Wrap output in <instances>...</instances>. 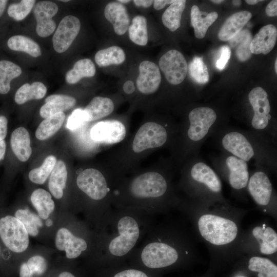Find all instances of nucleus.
I'll return each mask as SVG.
<instances>
[{
  "label": "nucleus",
  "instance_id": "38",
  "mask_svg": "<svg viewBox=\"0 0 277 277\" xmlns=\"http://www.w3.org/2000/svg\"><path fill=\"white\" fill-rule=\"evenodd\" d=\"M22 70L19 66L7 61H0V93H7L10 90V82L18 77Z\"/></svg>",
  "mask_w": 277,
  "mask_h": 277
},
{
  "label": "nucleus",
  "instance_id": "41",
  "mask_svg": "<svg viewBox=\"0 0 277 277\" xmlns=\"http://www.w3.org/2000/svg\"><path fill=\"white\" fill-rule=\"evenodd\" d=\"M56 163L55 156L52 155L47 156L39 167L34 168L29 172V180L34 183L43 184L50 175Z\"/></svg>",
  "mask_w": 277,
  "mask_h": 277
},
{
  "label": "nucleus",
  "instance_id": "35",
  "mask_svg": "<svg viewBox=\"0 0 277 277\" xmlns=\"http://www.w3.org/2000/svg\"><path fill=\"white\" fill-rule=\"evenodd\" d=\"M252 39L250 32L244 30L229 41L230 46L235 48L236 56L240 61H246L251 56L250 45Z\"/></svg>",
  "mask_w": 277,
  "mask_h": 277
},
{
  "label": "nucleus",
  "instance_id": "43",
  "mask_svg": "<svg viewBox=\"0 0 277 277\" xmlns=\"http://www.w3.org/2000/svg\"><path fill=\"white\" fill-rule=\"evenodd\" d=\"M189 72L196 83L203 84L209 81V73L206 65L201 57L195 56L189 66Z\"/></svg>",
  "mask_w": 277,
  "mask_h": 277
},
{
  "label": "nucleus",
  "instance_id": "42",
  "mask_svg": "<svg viewBox=\"0 0 277 277\" xmlns=\"http://www.w3.org/2000/svg\"><path fill=\"white\" fill-rule=\"evenodd\" d=\"M15 217L23 223L29 235L32 236L38 234V227H41L43 225L39 216L27 209L17 210L15 213Z\"/></svg>",
  "mask_w": 277,
  "mask_h": 277
},
{
  "label": "nucleus",
  "instance_id": "62",
  "mask_svg": "<svg viewBox=\"0 0 277 277\" xmlns=\"http://www.w3.org/2000/svg\"><path fill=\"white\" fill-rule=\"evenodd\" d=\"M62 2H69L68 0H66V1H61Z\"/></svg>",
  "mask_w": 277,
  "mask_h": 277
},
{
  "label": "nucleus",
  "instance_id": "26",
  "mask_svg": "<svg viewBox=\"0 0 277 277\" xmlns=\"http://www.w3.org/2000/svg\"><path fill=\"white\" fill-rule=\"evenodd\" d=\"M114 110L112 101L108 97H94L84 109L87 122L95 121L111 114Z\"/></svg>",
  "mask_w": 277,
  "mask_h": 277
},
{
  "label": "nucleus",
  "instance_id": "48",
  "mask_svg": "<svg viewBox=\"0 0 277 277\" xmlns=\"http://www.w3.org/2000/svg\"><path fill=\"white\" fill-rule=\"evenodd\" d=\"M8 121L3 115L0 116V142L4 140L7 132Z\"/></svg>",
  "mask_w": 277,
  "mask_h": 277
},
{
  "label": "nucleus",
  "instance_id": "27",
  "mask_svg": "<svg viewBox=\"0 0 277 277\" xmlns=\"http://www.w3.org/2000/svg\"><path fill=\"white\" fill-rule=\"evenodd\" d=\"M67 175L65 163L61 160L57 161L50 175L48 182L49 189L52 195L57 199L62 198L63 195Z\"/></svg>",
  "mask_w": 277,
  "mask_h": 277
},
{
  "label": "nucleus",
  "instance_id": "49",
  "mask_svg": "<svg viewBox=\"0 0 277 277\" xmlns=\"http://www.w3.org/2000/svg\"><path fill=\"white\" fill-rule=\"evenodd\" d=\"M266 14L270 17L277 15V1H271L267 5L265 9Z\"/></svg>",
  "mask_w": 277,
  "mask_h": 277
},
{
  "label": "nucleus",
  "instance_id": "17",
  "mask_svg": "<svg viewBox=\"0 0 277 277\" xmlns=\"http://www.w3.org/2000/svg\"><path fill=\"white\" fill-rule=\"evenodd\" d=\"M58 9L57 5L50 1H41L35 5L33 13L37 22L36 31L39 36L47 37L54 31L56 24L52 17Z\"/></svg>",
  "mask_w": 277,
  "mask_h": 277
},
{
  "label": "nucleus",
  "instance_id": "34",
  "mask_svg": "<svg viewBox=\"0 0 277 277\" xmlns=\"http://www.w3.org/2000/svg\"><path fill=\"white\" fill-rule=\"evenodd\" d=\"M48 269L46 259L39 255L30 258L19 268V277H39L44 275Z\"/></svg>",
  "mask_w": 277,
  "mask_h": 277
},
{
  "label": "nucleus",
  "instance_id": "13",
  "mask_svg": "<svg viewBox=\"0 0 277 277\" xmlns=\"http://www.w3.org/2000/svg\"><path fill=\"white\" fill-rule=\"evenodd\" d=\"M76 184L80 190L94 200H102L108 191L105 177L100 171L93 168L82 171L77 177Z\"/></svg>",
  "mask_w": 277,
  "mask_h": 277
},
{
  "label": "nucleus",
  "instance_id": "36",
  "mask_svg": "<svg viewBox=\"0 0 277 277\" xmlns=\"http://www.w3.org/2000/svg\"><path fill=\"white\" fill-rule=\"evenodd\" d=\"M125 58L124 50L116 46L99 50L94 57L95 61L99 67L119 65L124 62Z\"/></svg>",
  "mask_w": 277,
  "mask_h": 277
},
{
  "label": "nucleus",
  "instance_id": "4",
  "mask_svg": "<svg viewBox=\"0 0 277 277\" xmlns=\"http://www.w3.org/2000/svg\"><path fill=\"white\" fill-rule=\"evenodd\" d=\"M210 160L213 167L227 178L233 189L241 190L246 187L249 178L247 162L224 151L211 156Z\"/></svg>",
  "mask_w": 277,
  "mask_h": 277
},
{
  "label": "nucleus",
  "instance_id": "29",
  "mask_svg": "<svg viewBox=\"0 0 277 277\" xmlns=\"http://www.w3.org/2000/svg\"><path fill=\"white\" fill-rule=\"evenodd\" d=\"M30 200L39 216L44 220H47L54 209L55 204L51 194L43 189L33 191Z\"/></svg>",
  "mask_w": 277,
  "mask_h": 277
},
{
  "label": "nucleus",
  "instance_id": "37",
  "mask_svg": "<svg viewBox=\"0 0 277 277\" xmlns=\"http://www.w3.org/2000/svg\"><path fill=\"white\" fill-rule=\"evenodd\" d=\"M7 45L12 50L24 52L34 57H38L42 54L39 45L25 36L16 35L11 36L8 40Z\"/></svg>",
  "mask_w": 277,
  "mask_h": 277
},
{
  "label": "nucleus",
  "instance_id": "57",
  "mask_svg": "<svg viewBox=\"0 0 277 277\" xmlns=\"http://www.w3.org/2000/svg\"><path fill=\"white\" fill-rule=\"evenodd\" d=\"M52 223H53L52 221L50 219H47L45 223L47 227L51 226L52 225Z\"/></svg>",
  "mask_w": 277,
  "mask_h": 277
},
{
  "label": "nucleus",
  "instance_id": "28",
  "mask_svg": "<svg viewBox=\"0 0 277 277\" xmlns=\"http://www.w3.org/2000/svg\"><path fill=\"white\" fill-rule=\"evenodd\" d=\"M255 227L252 230V234L260 245L261 253L270 254L277 250V234L271 227Z\"/></svg>",
  "mask_w": 277,
  "mask_h": 277
},
{
  "label": "nucleus",
  "instance_id": "23",
  "mask_svg": "<svg viewBox=\"0 0 277 277\" xmlns=\"http://www.w3.org/2000/svg\"><path fill=\"white\" fill-rule=\"evenodd\" d=\"M45 103L39 110L40 115L45 118L70 109L75 104L76 100L69 95L53 94L46 98Z\"/></svg>",
  "mask_w": 277,
  "mask_h": 277
},
{
  "label": "nucleus",
  "instance_id": "51",
  "mask_svg": "<svg viewBox=\"0 0 277 277\" xmlns=\"http://www.w3.org/2000/svg\"><path fill=\"white\" fill-rule=\"evenodd\" d=\"M123 90L127 94L132 93L135 90L133 82L130 80L126 81L123 85Z\"/></svg>",
  "mask_w": 277,
  "mask_h": 277
},
{
  "label": "nucleus",
  "instance_id": "11",
  "mask_svg": "<svg viewBox=\"0 0 277 277\" xmlns=\"http://www.w3.org/2000/svg\"><path fill=\"white\" fill-rule=\"evenodd\" d=\"M178 257V253L173 247L160 242L149 243L141 253L143 263L153 269L170 266L177 261Z\"/></svg>",
  "mask_w": 277,
  "mask_h": 277
},
{
  "label": "nucleus",
  "instance_id": "33",
  "mask_svg": "<svg viewBox=\"0 0 277 277\" xmlns=\"http://www.w3.org/2000/svg\"><path fill=\"white\" fill-rule=\"evenodd\" d=\"M186 1H175L164 11L162 16L163 25L173 32L181 26L182 13L185 8Z\"/></svg>",
  "mask_w": 277,
  "mask_h": 277
},
{
  "label": "nucleus",
  "instance_id": "30",
  "mask_svg": "<svg viewBox=\"0 0 277 277\" xmlns=\"http://www.w3.org/2000/svg\"><path fill=\"white\" fill-rule=\"evenodd\" d=\"M47 88L40 82H35L31 85L26 83L17 90L14 100L16 103L21 105L31 100H39L44 97Z\"/></svg>",
  "mask_w": 277,
  "mask_h": 277
},
{
  "label": "nucleus",
  "instance_id": "6",
  "mask_svg": "<svg viewBox=\"0 0 277 277\" xmlns=\"http://www.w3.org/2000/svg\"><path fill=\"white\" fill-rule=\"evenodd\" d=\"M116 228L117 234L110 240L108 249L111 255L122 257L135 246L140 237V229L135 219L130 215L121 217Z\"/></svg>",
  "mask_w": 277,
  "mask_h": 277
},
{
  "label": "nucleus",
  "instance_id": "16",
  "mask_svg": "<svg viewBox=\"0 0 277 277\" xmlns=\"http://www.w3.org/2000/svg\"><path fill=\"white\" fill-rule=\"evenodd\" d=\"M126 134L124 125L115 120L98 122L90 130V136L93 140L108 144L121 142L125 137Z\"/></svg>",
  "mask_w": 277,
  "mask_h": 277
},
{
  "label": "nucleus",
  "instance_id": "14",
  "mask_svg": "<svg viewBox=\"0 0 277 277\" xmlns=\"http://www.w3.org/2000/svg\"><path fill=\"white\" fill-rule=\"evenodd\" d=\"M81 28L79 19L67 15L60 22L52 37L53 46L58 53L66 51L78 34Z\"/></svg>",
  "mask_w": 277,
  "mask_h": 277
},
{
  "label": "nucleus",
  "instance_id": "46",
  "mask_svg": "<svg viewBox=\"0 0 277 277\" xmlns=\"http://www.w3.org/2000/svg\"><path fill=\"white\" fill-rule=\"evenodd\" d=\"M231 56V50L229 46H223L220 49V56L217 60L215 66L220 70L224 69Z\"/></svg>",
  "mask_w": 277,
  "mask_h": 277
},
{
  "label": "nucleus",
  "instance_id": "60",
  "mask_svg": "<svg viewBox=\"0 0 277 277\" xmlns=\"http://www.w3.org/2000/svg\"><path fill=\"white\" fill-rule=\"evenodd\" d=\"M130 1L129 0H118V2L120 3H128L130 2Z\"/></svg>",
  "mask_w": 277,
  "mask_h": 277
},
{
  "label": "nucleus",
  "instance_id": "31",
  "mask_svg": "<svg viewBox=\"0 0 277 277\" xmlns=\"http://www.w3.org/2000/svg\"><path fill=\"white\" fill-rule=\"evenodd\" d=\"M65 119L64 112H59L45 118L36 130V138L45 140L53 135L61 128Z\"/></svg>",
  "mask_w": 277,
  "mask_h": 277
},
{
  "label": "nucleus",
  "instance_id": "40",
  "mask_svg": "<svg viewBox=\"0 0 277 277\" xmlns=\"http://www.w3.org/2000/svg\"><path fill=\"white\" fill-rule=\"evenodd\" d=\"M250 270L258 272V277H277V266L267 258L254 256L249 262Z\"/></svg>",
  "mask_w": 277,
  "mask_h": 277
},
{
  "label": "nucleus",
  "instance_id": "55",
  "mask_svg": "<svg viewBox=\"0 0 277 277\" xmlns=\"http://www.w3.org/2000/svg\"><path fill=\"white\" fill-rule=\"evenodd\" d=\"M57 277H76L73 273L68 271H63L58 273Z\"/></svg>",
  "mask_w": 277,
  "mask_h": 277
},
{
  "label": "nucleus",
  "instance_id": "9",
  "mask_svg": "<svg viewBox=\"0 0 277 277\" xmlns=\"http://www.w3.org/2000/svg\"><path fill=\"white\" fill-rule=\"evenodd\" d=\"M129 189L131 194L136 198H157L166 193L168 183L162 174L147 172L136 177L130 183Z\"/></svg>",
  "mask_w": 277,
  "mask_h": 277
},
{
  "label": "nucleus",
  "instance_id": "59",
  "mask_svg": "<svg viewBox=\"0 0 277 277\" xmlns=\"http://www.w3.org/2000/svg\"><path fill=\"white\" fill-rule=\"evenodd\" d=\"M211 2H213V3H215V4H220V3H222L223 2H224V1H222V0H213V1H211Z\"/></svg>",
  "mask_w": 277,
  "mask_h": 277
},
{
  "label": "nucleus",
  "instance_id": "39",
  "mask_svg": "<svg viewBox=\"0 0 277 277\" xmlns=\"http://www.w3.org/2000/svg\"><path fill=\"white\" fill-rule=\"evenodd\" d=\"M129 37L136 45L145 46L148 42L146 18L142 15H136L128 28Z\"/></svg>",
  "mask_w": 277,
  "mask_h": 277
},
{
  "label": "nucleus",
  "instance_id": "56",
  "mask_svg": "<svg viewBox=\"0 0 277 277\" xmlns=\"http://www.w3.org/2000/svg\"><path fill=\"white\" fill-rule=\"evenodd\" d=\"M262 1H259V0H246L245 2L248 4L249 5H255L259 3V2H261Z\"/></svg>",
  "mask_w": 277,
  "mask_h": 277
},
{
  "label": "nucleus",
  "instance_id": "18",
  "mask_svg": "<svg viewBox=\"0 0 277 277\" xmlns=\"http://www.w3.org/2000/svg\"><path fill=\"white\" fill-rule=\"evenodd\" d=\"M55 245L58 250L65 251L67 258L69 259L77 258L87 248V243L84 239L75 236L66 228L57 230Z\"/></svg>",
  "mask_w": 277,
  "mask_h": 277
},
{
  "label": "nucleus",
  "instance_id": "5",
  "mask_svg": "<svg viewBox=\"0 0 277 277\" xmlns=\"http://www.w3.org/2000/svg\"><path fill=\"white\" fill-rule=\"evenodd\" d=\"M198 226L202 236L215 245H223L233 241L238 233V227L233 221L213 214L200 217Z\"/></svg>",
  "mask_w": 277,
  "mask_h": 277
},
{
  "label": "nucleus",
  "instance_id": "50",
  "mask_svg": "<svg viewBox=\"0 0 277 277\" xmlns=\"http://www.w3.org/2000/svg\"><path fill=\"white\" fill-rule=\"evenodd\" d=\"M175 1L172 0H155L153 1V7L156 10H161L167 4H171Z\"/></svg>",
  "mask_w": 277,
  "mask_h": 277
},
{
  "label": "nucleus",
  "instance_id": "20",
  "mask_svg": "<svg viewBox=\"0 0 277 277\" xmlns=\"http://www.w3.org/2000/svg\"><path fill=\"white\" fill-rule=\"evenodd\" d=\"M277 38L276 28L272 24L262 27L252 39L250 50L251 53L267 54L274 48Z\"/></svg>",
  "mask_w": 277,
  "mask_h": 277
},
{
  "label": "nucleus",
  "instance_id": "2",
  "mask_svg": "<svg viewBox=\"0 0 277 277\" xmlns=\"http://www.w3.org/2000/svg\"><path fill=\"white\" fill-rule=\"evenodd\" d=\"M227 117L220 114L214 108L207 106L192 108L188 113L184 125L183 155L188 159L200 155L205 141L227 125Z\"/></svg>",
  "mask_w": 277,
  "mask_h": 277
},
{
  "label": "nucleus",
  "instance_id": "52",
  "mask_svg": "<svg viewBox=\"0 0 277 277\" xmlns=\"http://www.w3.org/2000/svg\"><path fill=\"white\" fill-rule=\"evenodd\" d=\"M133 2L136 6L144 8L149 7L153 3V1L150 0H134Z\"/></svg>",
  "mask_w": 277,
  "mask_h": 277
},
{
  "label": "nucleus",
  "instance_id": "32",
  "mask_svg": "<svg viewBox=\"0 0 277 277\" xmlns=\"http://www.w3.org/2000/svg\"><path fill=\"white\" fill-rule=\"evenodd\" d=\"M96 72L94 64L89 58H84L77 61L73 68L66 74V81L70 84H74L83 77L93 76Z\"/></svg>",
  "mask_w": 277,
  "mask_h": 277
},
{
  "label": "nucleus",
  "instance_id": "44",
  "mask_svg": "<svg viewBox=\"0 0 277 277\" xmlns=\"http://www.w3.org/2000/svg\"><path fill=\"white\" fill-rule=\"evenodd\" d=\"M35 3L34 0H22L11 4L7 10L8 15L16 21L24 19L30 12Z\"/></svg>",
  "mask_w": 277,
  "mask_h": 277
},
{
  "label": "nucleus",
  "instance_id": "61",
  "mask_svg": "<svg viewBox=\"0 0 277 277\" xmlns=\"http://www.w3.org/2000/svg\"><path fill=\"white\" fill-rule=\"evenodd\" d=\"M274 69L275 73H277V59L276 58L274 64Z\"/></svg>",
  "mask_w": 277,
  "mask_h": 277
},
{
  "label": "nucleus",
  "instance_id": "25",
  "mask_svg": "<svg viewBox=\"0 0 277 277\" xmlns=\"http://www.w3.org/2000/svg\"><path fill=\"white\" fill-rule=\"evenodd\" d=\"M191 24L194 31V35L197 38L205 37L208 28L218 17L216 12L209 13L200 11L199 7L193 5L190 12Z\"/></svg>",
  "mask_w": 277,
  "mask_h": 277
},
{
  "label": "nucleus",
  "instance_id": "10",
  "mask_svg": "<svg viewBox=\"0 0 277 277\" xmlns=\"http://www.w3.org/2000/svg\"><path fill=\"white\" fill-rule=\"evenodd\" d=\"M169 139V132L165 125L149 122L143 124L137 131L132 143V149L140 153L146 149L159 148Z\"/></svg>",
  "mask_w": 277,
  "mask_h": 277
},
{
  "label": "nucleus",
  "instance_id": "24",
  "mask_svg": "<svg viewBox=\"0 0 277 277\" xmlns=\"http://www.w3.org/2000/svg\"><path fill=\"white\" fill-rule=\"evenodd\" d=\"M10 144L12 150L21 162L27 161L31 156L30 135L26 129L23 127L15 129L12 133Z\"/></svg>",
  "mask_w": 277,
  "mask_h": 277
},
{
  "label": "nucleus",
  "instance_id": "47",
  "mask_svg": "<svg viewBox=\"0 0 277 277\" xmlns=\"http://www.w3.org/2000/svg\"><path fill=\"white\" fill-rule=\"evenodd\" d=\"M114 277H148L144 272L136 269H127L116 273Z\"/></svg>",
  "mask_w": 277,
  "mask_h": 277
},
{
  "label": "nucleus",
  "instance_id": "12",
  "mask_svg": "<svg viewBox=\"0 0 277 277\" xmlns=\"http://www.w3.org/2000/svg\"><path fill=\"white\" fill-rule=\"evenodd\" d=\"M159 66L167 81L171 84H181L186 77L188 64L184 55L176 50H170L160 59Z\"/></svg>",
  "mask_w": 277,
  "mask_h": 277
},
{
  "label": "nucleus",
  "instance_id": "15",
  "mask_svg": "<svg viewBox=\"0 0 277 277\" xmlns=\"http://www.w3.org/2000/svg\"><path fill=\"white\" fill-rule=\"evenodd\" d=\"M255 167V170L249 178L248 189L256 204L266 206L271 201L272 184L266 170L260 167Z\"/></svg>",
  "mask_w": 277,
  "mask_h": 277
},
{
  "label": "nucleus",
  "instance_id": "19",
  "mask_svg": "<svg viewBox=\"0 0 277 277\" xmlns=\"http://www.w3.org/2000/svg\"><path fill=\"white\" fill-rule=\"evenodd\" d=\"M138 70L139 75L136 80L138 90L145 94L156 92L161 82L158 66L152 62L144 61L140 64Z\"/></svg>",
  "mask_w": 277,
  "mask_h": 277
},
{
  "label": "nucleus",
  "instance_id": "45",
  "mask_svg": "<svg viewBox=\"0 0 277 277\" xmlns=\"http://www.w3.org/2000/svg\"><path fill=\"white\" fill-rule=\"evenodd\" d=\"M86 122H87V118L84 109L78 108L74 110L69 116L66 127L73 130L79 128Z\"/></svg>",
  "mask_w": 277,
  "mask_h": 277
},
{
  "label": "nucleus",
  "instance_id": "21",
  "mask_svg": "<svg viewBox=\"0 0 277 277\" xmlns=\"http://www.w3.org/2000/svg\"><path fill=\"white\" fill-rule=\"evenodd\" d=\"M104 15L113 27L114 32L121 35L127 31L130 23L126 7L119 2H110L105 7Z\"/></svg>",
  "mask_w": 277,
  "mask_h": 277
},
{
  "label": "nucleus",
  "instance_id": "58",
  "mask_svg": "<svg viewBox=\"0 0 277 277\" xmlns=\"http://www.w3.org/2000/svg\"><path fill=\"white\" fill-rule=\"evenodd\" d=\"M232 3L234 6H239L240 5L241 3V1H233Z\"/></svg>",
  "mask_w": 277,
  "mask_h": 277
},
{
  "label": "nucleus",
  "instance_id": "3",
  "mask_svg": "<svg viewBox=\"0 0 277 277\" xmlns=\"http://www.w3.org/2000/svg\"><path fill=\"white\" fill-rule=\"evenodd\" d=\"M249 111L242 122L252 131L276 143L277 124L272 112L268 92L261 87L252 88L247 95Z\"/></svg>",
  "mask_w": 277,
  "mask_h": 277
},
{
  "label": "nucleus",
  "instance_id": "53",
  "mask_svg": "<svg viewBox=\"0 0 277 277\" xmlns=\"http://www.w3.org/2000/svg\"><path fill=\"white\" fill-rule=\"evenodd\" d=\"M6 143L4 140L0 142V161L4 159L6 152Z\"/></svg>",
  "mask_w": 277,
  "mask_h": 277
},
{
  "label": "nucleus",
  "instance_id": "8",
  "mask_svg": "<svg viewBox=\"0 0 277 277\" xmlns=\"http://www.w3.org/2000/svg\"><path fill=\"white\" fill-rule=\"evenodd\" d=\"M0 237L5 245L14 252H23L29 246V234L25 227L11 215L0 219Z\"/></svg>",
  "mask_w": 277,
  "mask_h": 277
},
{
  "label": "nucleus",
  "instance_id": "22",
  "mask_svg": "<svg viewBox=\"0 0 277 277\" xmlns=\"http://www.w3.org/2000/svg\"><path fill=\"white\" fill-rule=\"evenodd\" d=\"M252 14L248 11L238 12L229 16L222 26L218 37L222 41H229L238 34L248 22Z\"/></svg>",
  "mask_w": 277,
  "mask_h": 277
},
{
  "label": "nucleus",
  "instance_id": "54",
  "mask_svg": "<svg viewBox=\"0 0 277 277\" xmlns=\"http://www.w3.org/2000/svg\"><path fill=\"white\" fill-rule=\"evenodd\" d=\"M8 2L6 0H0V17L4 12Z\"/></svg>",
  "mask_w": 277,
  "mask_h": 277
},
{
  "label": "nucleus",
  "instance_id": "1",
  "mask_svg": "<svg viewBox=\"0 0 277 277\" xmlns=\"http://www.w3.org/2000/svg\"><path fill=\"white\" fill-rule=\"evenodd\" d=\"M221 151L228 152L246 162L254 160L255 167L275 171L276 143L250 130L226 125L212 136Z\"/></svg>",
  "mask_w": 277,
  "mask_h": 277
},
{
  "label": "nucleus",
  "instance_id": "7",
  "mask_svg": "<svg viewBox=\"0 0 277 277\" xmlns=\"http://www.w3.org/2000/svg\"><path fill=\"white\" fill-rule=\"evenodd\" d=\"M187 176L196 186L203 187L209 193L218 194L222 183L216 172L200 155L189 158L186 166Z\"/></svg>",
  "mask_w": 277,
  "mask_h": 277
}]
</instances>
